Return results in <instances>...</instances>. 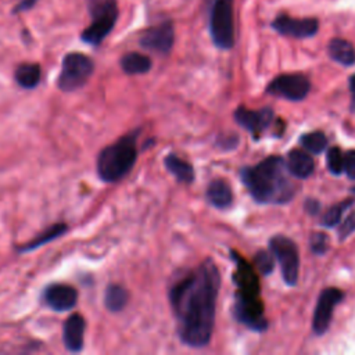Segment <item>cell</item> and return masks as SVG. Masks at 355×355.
Masks as SVG:
<instances>
[{
  "label": "cell",
  "mask_w": 355,
  "mask_h": 355,
  "mask_svg": "<svg viewBox=\"0 0 355 355\" xmlns=\"http://www.w3.org/2000/svg\"><path fill=\"white\" fill-rule=\"evenodd\" d=\"M221 276L212 260L184 272L168 289V300L181 341L189 347H206L214 332Z\"/></svg>",
  "instance_id": "cell-1"
},
{
  "label": "cell",
  "mask_w": 355,
  "mask_h": 355,
  "mask_svg": "<svg viewBox=\"0 0 355 355\" xmlns=\"http://www.w3.org/2000/svg\"><path fill=\"white\" fill-rule=\"evenodd\" d=\"M287 165L280 157H269L254 168L242 169V181L258 203H286L294 186L286 178Z\"/></svg>",
  "instance_id": "cell-2"
},
{
  "label": "cell",
  "mask_w": 355,
  "mask_h": 355,
  "mask_svg": "<svg viewBox=\"0 0 355 355\" xmlns=\"http://www.w3.org/2000/svg\"><path fill=\"white\" fill-rule=\"evenodd\" d=\"M138 136L139 131L130 132L99 153L96 169L103 182L115 184L134 169L138 161Z\"/></svg>",
  "instance_id": "cell-3"
},
{
  "label": "cell",
  "mask_w": 355,
  "mask_h": 355,
  "mask_svg": "<svg viewBox=\"0 0 355 355\" xmlns=\"http://www.w3.org/2000/svg\"><path fill=\"white\" fill-rule=\"evenodd\" d=\"M89 10L92 23L82 32V42L90 46H99L114 29L118 20V8L115 0H90Z\"/></svg>",
  "instance_id": "cell-4"
},
{
  "label": "cell",
  "mask_w": 355,
  "mask_h": 355,
  "mask_svg": "<svg viewBox=\"0 0 355 355\" xmlns=\"http://www.w3.org/2000/svg\"><path fill=\"white\" fill-rule=\"evenodd\" d=\"M234 0H214L210 13V35L218 49L229 50L234 45Z\"/></svg>",
  "instance_id": "cell-5"
},
{
  "label": "cell",
  "mask_w": 355,
  "mask_h": 355,
  "mask_svg": "<svg viewBox=\"0 0 355 355\" xmlns=\"http://www.w3.org/2000/svg\"><path fill=\"white\" fill-rule=\"evenodd\" d=\"M95 71L92 58L84 53H69L57 78V88L63 92H74L82 88Z\"/></svg>",
  "instance_id": "cell-6"
},
{
  "label": "cell",
  "mask_w": 355,
  "mask_h": 355,
  "mask_svg": "<svg viewBox=\"0 0 355 355\" xmlns=\"http://www.w3.org/2000/svg\"><path fill=\"white\" fill-rule=\"evenodd\" d=\"M272 254L280 264L283 279L287 284L293 286L299 279V252L295 245L284 238V236H275L269 243Z\"/></svg>",
  "instance_id": "cell-7"
},
{
  "label": "cell",
  "mask_w": 355,
  "mask_h": 355,
  "mask_svg": "<svg viewBox=\"0 0 355 355\" xmlns=\"http://www.w3.org/2000/svg\"><path fill=\"white\" fill-rule=\"evenodd\" d=\"M234 315L239 319V322L253 330L262 332L267 328L264 308L258 295H246L242 293H236Z\"/></svg>",
  "instance_id": "cell-8"
},
{
  "label": "cell",
  "mask_w": 355,
  "mask_h": 355,
  "mask_svg": "<svg viewBox=\"0 0 355 355\" xmlns=\"http://www.w3.org/2000/svg\"><path fill=\"white\" fill-rule=\"evenodd\" d=\"M311 89L310 81L302 74H286L275 78L269 86L268 93L279 96L291 101L303 100Z\"/></svg>",
  "instance_id": "cell-9"
},
{
  "label": "cell",
  "mask_w": 355,
  "mask_h": 355,
  "mask_svg": "<svg viewBox=\"0 0 355 355\" xmlns=\"http://www.w3.org/2000/svg\"><path fill=\"white\" fill-rule=\"evenodd\" d=\"M341 300L343 293L339 289L329 287L321 293L313 319V328L317 334H323L328 330L332 322L333 311Z\"/></svg>",
  "instance_id": "cell-10"
},
{
  "label": "cell",
  "mask_w": 355,
  "mask_h": 355,
  "mask_svg": "<svg viewBox=\"0 0 355 355\" xmlns=\"http://www.w3.org/2000/svg\"><path fill=\"white\" fill-rule=\"evenodd\" d=\"M43 302L56 313H66L77 306L78 291L66 283H51L43 291Z\"/></svg>",
  "instance_id": "cell-11"
},
{
  "label": "cell",
  "mask_w": 355,
  "mask_h": 355,
  "mask_svg": "<svg viewBox=\"0 0 355 355\" xmlns=\"http://www.w3.org/2000/svg\"><path fill=\"white\" fill-rule=\"evenodd\" d=\"M173 42L175 29L171 21H164L156 27H151L140 36L142 47L160 54H168L173 47Z\"/></svg>",
  "instance_id": "cell-12"
},
{
  "label": "cell",
  "mask_w": 355,
  "mask_h": 355,
  "mask_svg": "<svg viewBox=\"0 0 355 355\" xmlns=\"http://www.w3.org/2000/svg\"><path fill=\"white\" fill-rule=\"evenodd\" d=\"M272 28L283 36L304 39L317 35L319 29V23L315 19H293L287 16H280L273 20Z\"/></svg>",
  "instance_id": "cell-13"
},
{
  "label": "cell",
  "mask_w": 355,
  "mask_h": 355,
  "mask_svg": "<svg viewBox=\"0 0 355 355\" xmlns=\"http://www.w3.org/2000/svg\"><path fill=\"white\" fill-rule=\"evenodd\" d=\"M232 258L236 262V272L233 273V280L238 286V293L246 295H258L260 294V282L253 269V267L243 260L239 254L232 252Z\"/></svg>",
  "instance_id": "cell-14"
},
{
  "label": "cell",
  "mask_w": 355,
  "mask_h": 355,
  "mask_svg": "<svg viewBox=\"0 0 355 355\" xmlns=\"http://www.w3.org/2000/svg\"><path fill=\"white\" fill-rule=\"evenodd\" d=\"M234 120L241 127L256 135L261 134L271 124L272 111L269 108L253 111L246 107H239L234 112Z\"/></svg>",
  "instance_id": "cell-15"
},
{
  "label": "cell",
  "mask_w": 355,
  "mask_h": 355,
  "mask_svg": "<svg viewBox=\"0 0 355 355\" xmlns=\"http://www.w3.org/2000/svg\"><path fill=\"white\" fill-rule=\"evenodd\" d=\"M86 322L82 315L73 314L66 322L63 328V341L69 351L79 352L84 348Z\"/></svg>",
  "instance_id": "cell-16"
},
{
  "label": "cell",
  "mask_w": 355,
  "mask_h": 355,
  "mask_svg": "<svg viewBox=\"0 0 355 355\" xmlns=\"http://www.w3.org/2000/svg\"><path fill=\"white\" fill-rule=\"evenodd\" d=\"M67 230H69V226H67L66 223L57 222V223L49 226L47 229H45L43 232H40L38 236H35V238H34L32 241H29V242L21 245V246H19L16 250H17V253H20V254L34 252V250H36V249H39V247H42V246H45V245H47V243H50V242L58 239V238H60V236L66 234Z\"/></svg>",
  "instance_id": "cell-17"
},
{
  "label": "cell",
  "mask_w": 355,
  "mask_h": 355,
  "mask_svg": "<svg viewBox=\"0 0 355 355\" xmlns=\"http://www.w3.org/2000/svg\"><path fill=\"white\" fill-rule=\"evenodd\" d=\"M315 162L313 157L302 150H291L287 156V171L300 180H307L313 175Z\"/></svg>",
  "instance_id": "cell-18"
},
{
  "label": "cell",
  "mask_w": 355,
  "mask_h": 355,
  "mask_svg": "<svg viewBox=\"0 0 355 355\" xmlns=\"http://www.w3.org/2000/svg\"><path fill=\"white\" fill-rule=\"evenodd\" d=\"M165 168L171 175L175 176V180L181 184H192L195 181V169L192 164L185 161L184 158L178 157L176 154H168L164 160Z\"/></svg>",
  "instance_id": "cell-19"
},
{
  "label": "cell",
  "mask_w": 355,
  "mask_h": 355,
  "mask_svg": "<svg viewBox=\"0 0 355 355\" xmlns=\"http://www.w3.org/2000/svg\"><path fill=\"white\" fill-rule=\"evenodd\" d=\"M328 51H329L332 60H334L336 63H339L344 67H350V66L355 64V49L345 39H340V38L332 39L329 42Z\"/></svg>",
  "instance_id": "cell-20"
},
{
  "label": "cell",
  "mask_w": 355,
  "mask_h": 355,
  "mask_svg": "<svg viewBox=\"0 0 355 355\" xmlns=\"http://www.w3.org/2000/svg\"><path fill=\"white\" fill-rule=\"evenodd\" d=\"M207 200L210 204H212L215 208L225 210L230 207L233 201V195L230 186L221 180L212 181L207 188Z\"/></svg>",
  "instance_id": "cell-21"
},
{
  "label": "cell",
  "mask_w": 355,
  "mask_h": 355,
  "mask_svg": "<svg viewBox=\"0 0 355 355\" xmlns=\"http://www.w3.org/2000/svg\"><path fill=\"white\" fill-rule=\"evenodd\" d=\"M120 64H121L123 71L128 75H142L151 70L150 58L138 51L124 54Z\"/></svg>",
  "instance_id": "cell-22"
},
{
  "label": "cell",
  "mask_w": 355,
  "mask_h": 355,
  "mask_svg": "<svg viewBox=\"0 0 355 355\" xmlns=\"http://www.w3.org/2000/svg\"><path fill=\"white\" fill-rule=\"evenodd\" d=\"M128 304V291L121 284H110L104 293V306L110 313H121Z\"/></svg>",
  "instance_id": "cell-23"
},
{
  "label": "cell",
  "mask_w": 355,
  "mask_h": 355,
  "mask_svg": "<svg viewBox=\"0 0 355 355\" xmlns=\"http://www.w3.org/2000/svg\"><path fill=\"white\" fill-rule=\"evenodd\" d=\"M40 77L42 70L36 63H24L17 67L14 74L16 82L24 89H35L40 82Z\"/></svg>",
  "instance_id": "cell-24"
},
{
  "label": "cell",
  "mask_w": 355,
  "mask_h": 355,
  "mask_svg": "<svg viewBox=\"0 0 355 355\" xmlns=\"http://www.w3.org/2000/svg\"><path fill=\"white\" fill-rule=\"evenodd\" d=\"M300 142H302L303 147L313 154L322 153L326 149V145H328V139H326L325 134L319 132V131L304 135Z\"/></svg>",
  "instance_id": "cell-25"
},
{
  "label": "cell",
  "mask_w": 355,
  "mask_h": 355,
  "mask_svg": "<svg viewBox=\"0 0 355 355\" xmlns=\"http://www.w3.org/2000/svg\"><path fill=\"white\" fill-rule=\"evenodd\" d=\"M352 204L351 200L348 201H343L340 204H336L333 207H330L325 215L322 217V225L326 226V228H333L336 225H339L341 222V217H343V212Z\"/></svg>",
  "instance_id": "cell-26"
},
{
  "label": "cell",
  "mask_w": 355,
  "mask_h": 355,
  "mask_svg": "<svg viewBox=\"0 0 355 355\" xmlns=\"http://www.w3.org/2000/svg\"><path fill=\"white\" fill-rule=\"evenodd\" d=\"M328 168L333 175H340L344 172V154L339 147H333L328 151L326 157Z\"/></svg>",
  "instance_id": "cell-27"
},
{
  "label": "cell",
  "mask_w": 355,
  "mask_h": 355,
  "mask_svg": "<svg viewBox=\"0 0 355 355\" xmlns=\"http://www.w3.org/2000/svg\"><path fill=\"white\" fill-rule=\"evenodd\" d=\"M256 267L262 275H269L273 271V258L268 252H258L256 258Z\"/></svg>",
  "instance_id": "cell-28"
},
{
  "label": "cell",
  "mask_w": 355,
  "mask_h": 355,
  "mask_svg": "<svg viewBox=\"0 0 355 355\" xmlns=\"http://www.w3.org/2000/svg\"><path fill=\"white\" fill-rule=\"evenodd\" d=\"M352 232H355V208L344 218V221L340 222V228H339L340 242L345 241Z\"/></svg>",
  "instance_id": "cell-29"
},
{
  "label": "cell",
  "mask_w": 355,
  "mask_h": 355,
  "mask_svg": "<svg viewBox=\"0 0 355 355\" xmlns=\"http://www.w3.org/2000/svg\"><path fill=\"white\" fill-rule=\"evenodd\" d=\"M311 249L317 254H323L328 250V238L322 233H314L311 238Z\"/></svg>",
  "instance_id": "cell-30"
},
{
  "label": "cell",
  "mask_w": 355,
  "mask_h": 355,
  "mask_svg": "<svg viewBox=\"0 0 355 355\" xmlns=\"http://www.w3.org/2000/svg\"><path fill=\"white\" fill-rule=\"evenodd\" d=\"M344 172L350 180H355V150L344 154Z\"/></svg>",
  "instance_id": "cell-31"
},
{
  "label": "cell",
  "mask_w": 355,
  "mask_h": 355,
  "mask_svg": "<svg viewBox=\"0 0 355 355\" xmlns=\"http://www.w3.org/2000/svg\"><path fill=\"white\" fill-rule=\"evenodd\" d=\"M38 0H21L19 5H16L13 13H23V12H28L31 10L35 5H36Z\"/></svg>",
  "instance_id": "cell-32"
},
{
  "label": "cell",
  "mask_w": 355,
  "mask_h": 355,
  "mask_svg": "<svg viewBox=\"0 0 355 355\" xmlns=\"http://www.w3.org/2000/svg\"><path fill=\"white\" fill-rule=\"evenodd\" d=\"M350 89H351V93H352L351 108H352V111H355V75H352L351 79H350Z\"/></svg>",
  "instance_id": "cell-33"
},
{
  "label": "cell",
  "mask_w": 355,
  "mask_h": 355,
  "mask_svg": "<svg viewBox=\"0 0 355 355\" xmlns=\"http://www.w3.org/2000/svg\"><path fill=\"white\" fill-rule=\"evenodd\" d=\"M307 208H308V212L315 214L318 211V208H319V203L315 201V200H308L307 201Z\"/></svg>",
  "instance_id": "cell-34"
}]
</instances>
